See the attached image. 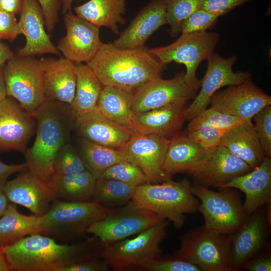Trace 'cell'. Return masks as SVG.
<instances>
[{"label": "cell", "instance_id": "cell-1", "mask_svg": "<svg viewBox=\"0 0 271 271\" xmlns=\"http://www.w3.org/2000/svg\"><path fill=\"white\" fill-rule=\"evenodd\" d=\"M104 247L105 243L94 236L69 244L37 233L2 249L11 270L60 271L78 262L102 258Z\"/></svg>", "mask_w": 271, "mask_h": 271}, {"label": "cell", "instance_id": "cell-46", "mask_svg": "<svg viewBox=\"0 0 271 271\" xmlns=\"http://www.w3.org/2000/svg\"><path fill=\"white\" fill-rule=\"evenodd\" d=\"M44 14L47 31L51 33L58 21L60 0H37Z\"/></svg>", "mask_w": 271, "mask_h": 271}, {"label": "cell", "instance_id": "cell-44", "mask_svg": "<svg viewBox=\"0 0 271 271\" xmlns=\"http://www.w3.org/2000/svg\"><path fill=\"white\" fill-rule=\"evenodd\" d=\"M20 34L15 15L0 8V40L13 41Z\"/></svg>", "mask_w": 271, "mask_h": 271}, {"label": "cell", "instance_id": "cell-28", "mask_svg": "<svg viewBox=\"0 0 271 271\" xmlns=\"http://www.w3.org/2000/svg\"><path fill=\"white\" fill-rule=\"evenodd\" d=\"M220 145L243 161L253 169L266 157L251 120L234 127L222 137Z\"/></svg>", "mask_w": 271, "mask_h": 271}, {"label": "cell", "instance_id": "cell-53", "mask_svg": "<svg viewBox=\"0 0 271 271\" xmlns=\"http://www.w3.org/2000/svg\"><path fill=\"white\" fill-rule=\"evenodd\" d=\"M4 66L0 67V101L8 96L4 74Z\"/></svg>", "mask_w": 271, "mask_h": 271}, {"label": "cell", "instance_id": "cell-8", "mask_svg": "<svg viewBox=\"0 0 271 271\" xmlns=\"http://www.w3.org/2000/svg\"><path fill=\"white\" fill-rule=\"evenodd\" d=\"M215 191L209 187L194 184L192 193L199 201L198 211L202 214L206 228L221 234L228 235L238 228L247 216L237 189L220 188Z\"/></svg>", "mask_w": 271, "mask_h": 271}, {"label": "cell", "instance_id": "cell-45", "mask_svg": "<svg viewBox=\"0 0 271 271\" xmlns=\"http://www.w3.org/2000/svg\"><path fill=\"white\" fill-rule=\"evenodd\" d=\"M250 1L251 0H203L199 8L205 10L219 17Z\"/></svg>", "mask_w": 271, "mask_h": 271}, {"label": "cell", "instance_id": "cell-5", "mask_svg": "<svg viewBox=\"0 0 271 271\" xmlns=\"http://www.w3.org/2000/svg\"><path fill=\"white\" fill-rule=\"evenodd\" d=\"M108 208L94 201L68 202L54 199L41 216L40 233L57 241L82 237L88 228L106 215Z\"/></svg>", "mask_w": 271, "mask_h": 271}, {"label": "cell", "instance_id": "cell-4", "mask_svg": "<svg viewBox=\"0 0 271 271\" xmlns=\"http://www.w3.org/2000/svg\"><path fill=\"white\" fill-rule=\"evenodd\" d=\"M192 184L186 178L159 183H147L136 187L132 198L139 206L173 223L176 229L183 226L186 214L198 211L199 201L192 193Z\"/></svg>", "mask_w": 271, "mask_h": 271}, {"label": "cell", "instance_id": "cell-27", "mask_svg": "<svg viewBox=\"0 0 271 271\" xmlns=\"http://www.w3.org/2000/svg\"><path fill=\"white\" fill-rule=\"evenodd\" d=\"M207 151L187 134L179 133L170 140L163 170L170 177L180 173L190 175L202 164Z\"/></svg>", "mask_w": 271, "mask_h": 271}, {"label": "cell", "instance_id": "cell-39", "mask_svg": "<svg viewBox=\"0 0 271 271\" xmlns=\"http://www.w3.org/2000/svg\"><path fill=\"white\" fill-rule=\"evenodd\" d=\"M55 174L69 175L86 170L78 152L69 142L57 152L53 162Z\"/></svg>", "mask_w": 271, "mask_h": 271}, {"label": "cell", "instance_id": "cell-32", "mask_svg": "<svg viewBox=\"0 0 271 271\" xmlns=\"http://www.w3.org/2000/svg\"><path fill=\"white\" fill-rule=\"evenodd\" d=\"M41 216L21 213L15 205L10 204L0 217V246L13 244L28 235L40 233Z\"/></svg>", "mask_w": 271, "mask_h": 271}, {"label": "cell", "instance_id": "cell-52", "mask_svg": "<svg viewBox=\"0 0 271 271\" xmlns=\"http://www.w3.org/2000/svg\"><path fill=\"white\" fill-rule=\"evenodd\" d=\"M9 201L2 187H0V217L6 211L9 205Z\"/></svg>", "mask_w": 271, "mask_h": 271}, {"label": "cell", "instance_id": "cell-47", "mask_svg": "<svg viewBox=\"0 0 271 271\" xmlns=\"http://www.w3.org/2000/svg\"><path fill=\"white\" fill-rule=\"evenodd\" d=\"M269 247L244 263L240 269L248 271H270L271 254Z\"/></svg>", "mask_w": 271, "mask_h": 271}, {"label": "cell", "instance_id": "cell-20", "mask_svg": "<svg viewBox=\"0 0 271 271\" xmlns=\"http://www.w3.org/2000/svg\"><path fill=\"white\" fill-rule=\"evenodd\" d=\"M2 188L9 201L26 208L37 216L44 215L55 199L49 183L29 171L7 181Z\"/></svg>", "mask_w": 271, "mask_h": 271}, {"label": "cell", "instance_id": "cell-49", "mask_svg": "<svg viewBox=\"0 0 271 271\" xmlns=\"http://www.w3.org/2000/svg\"><path fill=\"white\" fill-rule=\"evenodd\" d=\"M27 169L25 163L20 164H7L0 161V187H2L7 182L9 177L12 175Z\"/></svg>", "mask_w": 271, "mask_h": 271}, {"label": "cell", "instance_id": "cell-7", "mask_svg": "<svg viewBox=\"0 0 271 271\" xmlns=\"http://www.w3.org/2000/svg\"><path fill=\"white\" fill-rule=\"evenodd\" d=\"M219 39V35L216 32L181 33L173 43L149 49V51L163 64L172 62L184 64L186 69L184 80L188 86L197 91L200 87V80L196 75L197 68L214 53Z\"/></svg>", "mask_w": 271, "mask_h": 271}, {"label": "cell", "instance_id": "cell-35", "mask_svg": "<svg viewBox=\"0 0 271 271\" xmlns=\"http://www.w3.org/2000/svg\"><path fill=\"white\" fill-rule=\"evenodd\" d=\"M136 187L110 179H96L93 201L106 208L123 206L132 200Z\"/></svg>", "mask_w": 271, "mask_h": 271}, {"label": "cell", "instance_id": "cell-42", "mask_svg": "<svg viewBox=\"0 0 271 271\" xmlns=\"http://www.w3.org/2000/svg\"><path fill=\"white\" fill-rule=\"evenodd\" d=\"M141 269L148 271H202L195 264L174 255H162L143 265Z\"/></svg>", "mask_w": 271, "mask_h": 271}, {"label": "cell", "instance_id": "cell-43", "mask_svg": "<svg viewBox=\"0 0 271 271\" xmlns=\"http://www.w3.org/2000/svg\"><path fill=\"white\" fill-rule=\"evenodd\" d=\"M196 115L224 133L246 121L211 107L203 109Z\"/></svg>", "mask_w": 271, "mask_h": 271}, {"label": "cell", "instance_id": "cell-36", "mask_svg": "<svg viewBox=\"0 0 271 271\" xmlns=\"http://www.w3.org/2000/svg\"><path fill=\"white\" fill-rule=\"evenodd\" d=\"M203 0H165L166 24L172 37L181 33L182 22L199 8Z\"/></svg>", "mask_w": 271, "mask_h": 271}, {"label": "cell", "instance_id": "cell-12", "mask_svg": "<svg viewBox=\"0 0 271 271\" xmlns=\"http://www.w3.org/2000/svg\"><path fill=\"white\" fill-rule=\"evenodd\" d=\"M269 223L264 206L248 216L227 237V261L231 271L240 269L246 261L269 247Z\"/></svg>", "mask_w": 271, "mask_h": 271}, {"label": "cell", "instance_id": "cell-13", "mask_svg": "<svg viewBox=\"0 0 271 271\" xmlns=\"http://www.w3.org/2000/svg\"><path fill=\"white\" fill-rule=\"evenodd\" d=\"M170 141L155 134H136L117 150L125 160L142 170L148 183L156 184L172 179L163 170Z\"/></svg>", "mask_w": 271, "mask_h": 271}, {"label": "cell", "instance_id": "cell-54", "mask_svg": "<svg viewBox=\"0 0 271 271\" xmlns=\"http://www.w3.org/2000/svg\"><path fill=\"white\" fill-rule=\"evenodd\" d=\"M0 271H11V268L5 257L2 247L0 246Z\"/></svg>", "mask_w": 271, "mask_h": 271}, {"label": "cell", "instance_id": "cell-18", "mask_svg": "<svg viewBox=\"0 0 271 271\" xmlns=\"http://www.w3.org/2000/svg\"><path fill=\"white\" fill-rule=\"evenodd\" d=\"M36 129L34 116L15 99L7 96L0 101V150L25 153Z\"/></svg>", "mask_w": 271, "mask_h": 271}, {"label": "cell", "instance_id": "cell-25", "mask_svg": "<svg viewBox=\"0 0 271 271\" xmlns=\"http://www.w3.org/2000/svg\"><path fill=\"white\" fill-rule=\"evenodd\" d=\"M239 190L245 195L243 208L247 217L259 208L271 202V159L262 162L249 172L231 180L222 188Z\"/></svg>", "mask_w": 271, "mask_h": 271}, {"label": "cell", "instance_id": "cell-6", "mask_svg": "<svg viewBox=\"0 0 271 271\" xmlns=\"http://www.w3.org/2000/svg\"><path fill=\"white\" fill-rule=\"evenodd\" d=\"M169 221L165 220L131 238L105 243L102 258L113 270L141 267L162 255L160 245L166 238Z\"/></svg>", "mask_w": 271, "mask_h": 271}, {"label": "cell", "instance_id": "cell-40", "mask_svg": "<svg viewBox=\"0 0 271 271\" xmlns=\"http://www.w3.org/2000/svg\"><path fill=\"white\" fill-rule=\"evenodd\" d=\"M218 18L213 13L199 8L182 22L181 33L207 31L213 27Z\"/></svg>", "mask_w": 271, "mask_h": 271}, {"label": "cell", "instance_id": "cell-33", "mask_svg": "<svg viewBox=\"0 0 271 271\" xmlns=\"http://www.w3.org/2000/svg\"><path fill=\"white\" fill-rule=\"evenodd\" d=\"M133 92L111 85L103 86L96 105L97 110L107 118L129 126L134 114Z\"/></svg>", "mask_w": 271, "mask_h": 271}, {"label": "cell", "instance_id": "cell-11", "mask_svg": "<svg viewBox=\"0 0 271 271\" xmlns=\"http://www.w3.org/2000/svg\"><path fill=\"white\" fill-rule=\"evenodd\" d=\"M164 220L131 200L123 206L108 209L105 217L92 224L87 233L107 243L137 235Z\"/></svg>", "mask_w": 271, "mask_h": 271}, {"label": "cell", "instance_id": "cell-22", "mask_svg": "<svg viewBox=\"0 0 271 271\" xmlns=\"http://www.w3.org/2000/svg\"><path fill=\"white\" fill-rule=\"evenodd\" d=\"M20 15L19 27L26 44L18 50L17 55H60L46 32L44 14L37 0H23Z\"/></svg>", "mask_w": 271, "mask_h": 271}, {"label": "cell", "instance_id": "cell-51", "mask_svg": "<svg viewBox=\"0 0 271 271\" xmlns=\"http://www.w3.org/2000/svg\"><path fill=\"white\" fill-rule=\"evenodd\" d=\"M14 56L9 47L0 40V67L4 65Z\"/></svg>", "mask_w": 271, "mask_h": 271}, {"label": "cell", "instance_id": "cell-3", "mask_svg": "<svg viewBox=\"0 0 271 271\" xmlns=\"http://www.w3.org/2000/svg\"><path fill=\"white\" fill-rule=\"evenodd\" d=\"M86 64L103 86H116L132 92L149 81L161 77L166 65L145 47L119 49L111 43H103Z\"/></svg>", "mask_w": 271, "mask_h": 271}, {"label": "cell", "instance_id": "cell-19", "mask_svg": "<svg viewBox=\"0 0 271 271\" xmlns=\"http://www.w3.org/2000/svg\"><path fill=\"white\" fill-rule=\"evenodd\" d=\"M251 170L245 162L219 145L208 150L202 164L190 175L195 184L221 188L234 178Z\"/></svg>", "mask_w": 271, "mask_h": 271}, {"label": "cell", "instance_id": "cell-30", "mask_svg": "<svg viewBox=\"0 0 271 271\" xmlns=\"http://www.w3.org/2000/svg\"><path fill=\"white\" fill-rule=\"evenodd\" d=\"M96 179L88 171L69 175L55 174L50 181L55 199L68 202L93 201Z\"/></svg>", "mask_w": 271, "mask_h": 271}, {"label": "cell", "instance_id": "cell-34", "mask_svg": "<svg viewBox=\"0 0 271 271\" xmlns=\"http://www.w3.org/2000/svg\"><path fill=\"white\" fill-rule=\"evenodd\" d=\"M86 170L97 179L108 168L125 160L117 149L105 147L82 138L78 151Z\"/></svg>", "mask_w": 271, "mask_h": 271}, {"label": "cell", "instance_id": "cell-31", "mask_svg": "<svg viewBox=\"0 0 271 271\" xmlns=\"http://www.w3.org/2000/svg\"><path fill=\"white\" fill-rule=\"evenodd\" d=\"M74 63L76 84L75 96L70 106L76 116L96 108L103 85L86 64Z\"/></svg>", "mask_w": 271, "mask_h": 271}, {"label": "cell", "instance_id": "cell-26", "mask_svg": "<svg viewBox=\"0 0 271 271\" xmlns=\"http://www.w3.org/2000/svg\"><path fill=\"white\" fill-rule=\"evenodd\" d=\"M43 84L46 101L71 105L76 89L75 63L64 57L42 58Z\"/></svg>", "mask_w": 271, "mask_h": 271}, {"label": "cell", "instance_id": "cell-55", "mask_svg": "<svg viewBox=\"0 0 271 271\" xmlns=\"http://www.w3.org/2000/svg\"><path fill=\"white\" fill-rule=\"evenodd\" d=\"M73 1V0H60L62 4V13L63 15L71 10Z\"/></svg>", "mask_w": 271, "mask_h": 271}, {"label": "cell", "instance_id": "cell-15", "mask_svg": "<svg viewBox=\"0 0 271 271\" xmlns=\"http://www.w3.org/2000/svg\"><path fill=\"white\" fill-rule=\"evenodd\" d=\"M209 104L218 111L249 120L263 107L271 105V97L250 78L241 84L217 91L211 98Z\"/></svg>", "mask_w": 271, "mask_h": 271}, {"label": "cell", "instance_id": "cell-50", "mask_svg": "<svg viewBox=\"0 0 271 271\" xmlns=\"http://www.w3.org/2000/svg\"><path fill=\"white\" fill-rule=\"evenodd\" d=\"M23 0H0V8L15 15L20 14Z\"/></svg>", "mask_w": 271, "mask_h": 271}, {"label": "cell", "instance_id": "cell-14", "mask_svg": "<svg viewBox=\"0 0 271 271\" xmlns=\"http://www.w3.org/2000/svg\"><path fill=\"white\" fill-rule=\"evenodd\" d=\"M237 60L234 55L223 58L213 53L207 59V70L200 80V90L190 105L186 108V120H190L207 108L212 95L221 87L241 84L251 77L248 71L234 72L233 64Z\"/></svg>", "mask_w": 271, "mask_h": 271}, {"label": "cell", "instance_id": "cell-21", "mask_svg": "<svg viewBox=\"0 0 271 271\" xmlns=\"http://www.w3.org/2000/svg\"><path fill=\"white\" fill-rule=\"evenodd\" d=\"M74 127L82 138L115 149L123 146L136 134L129 126L107 118L96 108L75 116Z\"/></svg>", "mask_w": 271, "mask_h": 271}, {"label": "cell", "instance_id": "cell-2", "mask_svg": "<svg viewBox=\"0 0 271 271\" xmlns=\"http://www.w3.org/2000/svg\"><path fill=\"white\" fill-rule=\"evenodd\" d=\"M36 136L24 154L28 171L49 182L55 174L53 162L59 150L70 142L75 115L70 105L46 101L36 111Z\"/></svg>", "mask_w": 271, "mask_h": 271}, {"label": "cell", "instance_id": "cell-23", "mask_svg": "<svg viewBox=\"0 0 271 271\" xmlns=\"http://www.w3.org/2000/svg\"><path fill=\"white\" fill-rule=\"evenodd\" d=\"M166 13L165 0H152L137 13L128 26L111 44L119 49L144 47L150 36L166 24Z\"/></svg>", "mask_w": 271, "mask_h": 271}, {"label": "cell", "instance_id": "cell-48", "mask_svg": "<svg viewBox=\"0 0 271 271\" xmlns=\"http://www.w3.org/2000/svg\"><path fill=\"white\" fill-rule=\"evenodd\" d=\"M109 267L102 258L82 261L65 266L60 271H107Z\"/></svg>", "mask_w": 271, "mask_h": 271}, {"label": "cell", "instance_id": "cell-24", "mask_svg": "<svg viewBox=\"0 0 271 271\" xmlns=\"http://www.w3.org/2000/svg\"><path fill=\"white\" fill-rule=\"evenodd\" d=\"M185 103L134 113L129 127L136 134H155L169 140L179 134L184 121Z\"/></svg>", "mask_w": 271, "mask_h": 271}, {"label": "cell", "instance_id": "cell-9", "mask_svg": "<svg viewBox=\"0 0 271 271\" xmlns=\"http://www.w3.org/2000/svg\"><path fill=\"white\" fill-rule=\"evenodd\" d=\"M7 96L34 115L46 101L42 63L34 56H14L4 66Z\"/></svg>", "mask_w": 271, "mask_h": 271}, {"label": "cell", "instance_id": "cell-37", "mask_svg": "<svg viewBox=\"0 0 271 271\" xmlns=\"http://www.w3.org/2000/svg\"><path fill=\"white\" fill-rule=\"evenodd\" d=\"M189 120L186 134L191 140L207 150L219 145L223 132L198 115Z\"/></svg>", "mask_w": 271, "mask_h": 271}, {"label": "cell", "instance_id": "cell-29", "mask_svg": "<svg viewBox=\"0 0 271 271\" xmlns=\"http://www.w3.org/2000/svg\"><path fill=\"white\" fill-rule=\"evenodd\" d=\"M76 15L98 28L106 27L115 34L118 25H125V0H89L74 7Z\"/></svg>", "mask_w": 271, "mask_h": 271}, {"label": "cell", "instance_id": "cell-41", "mask_svg": "<svg viewBox=\"0 0 271 271\" xmlns=\"http://www.w3.org/2000/svg\"><path fill=\"white\" fill-rule=\"evenodd\" d=\"M254 127L266 156L271 157V105L266 106L252 117Z\"/></svg>", "mask_w": 271, "mask_h": 271}, {"label": "cell", "instance_id": "cell-10", "mask_svg": "<svg viewBox=\"0 0 271 271\" xmlns=\"http://www.w3.org/2000/svg\"><path fill=\"white\" fill-rule=\"evenodd\" d=\"M180 247L174 255L193 263L202 271H231L227 261V235L204 225L179 236Z\"/></svg>", "mask_w": 271, "mask_h": 271}, {"label": "cell", "instance_id": "cell-17", "mask_svg": "<svg viewBox=\"0 0 271 271\" xmlns=\"http://www.w3.org/2000/svg\"><path fill=\"white\" fill-rule=\"evenodd\" d=\"M183 73L170 79L159 77L143 85L134 92L132 110L134 113L161 107L185 103L193 98L196 91L185 82Z\"/></svg>", "mask_w": 271, "mask_h": 271}, {"label": "cell", "instance_id": "cell-16", "mask_svg": "<svg viewBox=\"0 0 271 271\" xmlns=\"http://www.w3.org/2000/svg\"><path fill=\"white\" fill-rule=\"evenodd\" d=\"M64 21L66 35L59 40L57 49L64 58L74 63H87L103 43L99 28L74 14L71 10L64 14Z\"/></svg>", "mask_w": 271, "mask_h": 271}, {"label": "cell", "instance_id": "cell-38", "mask_svg": "<svg viewBox=\"0 0 271 271\" xmlns=\"http://www.w3.org/2000/svg\"><path fill=\"white\" fill-rule=\"evenodd\" d=\"M99 178L115 180L134 187L148 183L142 170L134 164L122 160L106 170Z\"/></svg>", "mask_w": 271, "mask_h": 271}]
</instances>
